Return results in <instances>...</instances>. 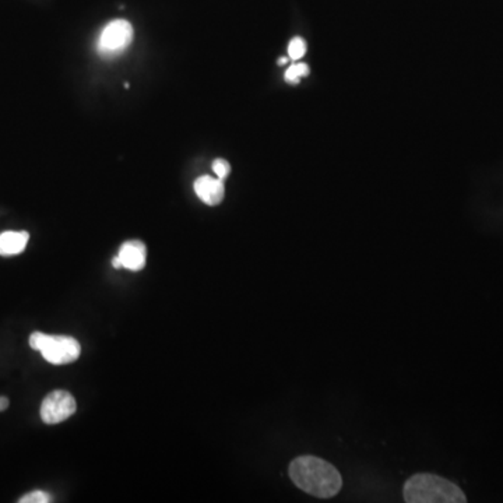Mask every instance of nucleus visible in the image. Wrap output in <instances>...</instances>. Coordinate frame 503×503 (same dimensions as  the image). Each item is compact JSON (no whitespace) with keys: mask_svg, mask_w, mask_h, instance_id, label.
<instances>
[{"mask_svg":"<svg viewBox=\"0 0 503 503\" xmlns=\"http://www.w3.org/2000/svg\"><path fill=\"white\" fill-rule=\"evenodd\" d=\"M290 477L300 489L322 499L336 497L343 487V478L339 470L314 456H300L292 460L290 465Z\"/></svg>","mask_w":503,"mask_h":503,"instance_id":"obj_1","label":"nucleus"},{"mask_svg":"<svg viewBox=\"0 0 503 503\" xmlns=\"http://www.w3.org/2000/svg\"><path fill=\"white\" fill-rule=\"evenodd\" d=\"M408 503H465V492L453 482L433 474H415L404 485Z\"/></svg>","mask_w":503,"mask_h":503,"instance_id":"obj_2","label":"nucleus"},{"mask_svg":"<svg viewBox=\"0 0 503 503\" xmlns=\"http://www.w3.org/2000/svg\"><path fill=\"white\" fill-rule=\"evenodd\" d=\"M31 349H37L41 355L53 365H65L78 361L81 347L76 339L69 336H49L36 332L30 336Z\"/></svg>","mask_w":503,"mask_h":503,"instance_id":"obj_3","label":"nucleus"},{"mask_svg":"<svg viewBox=\"0 0 503 503\" xmlns=\"http://www.w3.org/2000/svg\"><path fill=\"white\" fill-rule=\"evenodd\" d=\"M134 38L133 26L126 20H114L105 26L98 39V51L105 56L125 52Z\"/></svg>","mask_w":503,"mask_h":503,"instance_id":"obj_4","label":"nucleus"},{"mask_svg":"<svg viewBox=\"0 0 503 503\" xmlns=\"http://www.w3.org/2000/svg\"><path fill=\"white\" fill-rule=\"evenodd\" d=\"M78 410L75 397L65 390L49 393L41 404V418L48 425H55L70 418Z\"/></svg>","mask_w":503,"mask_h":503,"instance_id":"obj_5","label":"nucleus"},{"mask_svg":"<svg viewBox=\"0 0 503 503\" xmlns=\"http://www.w3.org/2000/svg\"><path fill=\"white\" fill-rule=\"evenodd\" d=\"M117 258L123 269L130 271H140L146 266L147 249L142 240H127L125 242L117 253Z\"/></svg>","mask_w":503,"mask_h":503,"instance_id":"obj_6","label":"nucleus"},{"mask_svg":"<svg viewBox=\"0 0 503 503\" xmlns=\"http://www.w3.org/2000/svg\"><path fill=\"white\" fill-rule=\"evenodd\" d=\"M194 194L207 206H217L224 200L226 186L221 179L211 178L208 175L200 176L194 181Z\"/></svg>","mask_w":503,"mask_h":503,"instance_id":"obj_7","label":"nucleus"},{"mask_svg":"<svg viewBox=\"0 0 503 503\" xmlns=\"http://www.w3.org/2000/svg\"><path fill=\"white\" fill-rule=\"evenodd\" d=\"M30 235L26 231H6L0 233V256H14L24 252Z\"/></svg>","mask_w":503,"mask_h":503,"instance_id":"obj_8","label":"nucleus"},{"mask_svg":"<svg viewBox=\"0 0 503 503\" xmlns=\"http://www.w3.org/2000/svg\"><path fill=\"white\" fill-rule=\"evenodd\" d=\"M308 75H309V68H308V65H305V63H294V65H291V66L287 69L284 78H285V80H287L288 83L297 84V83H300L301 78H307Z\"/></svg>","mask_w":503,"mask_h":503,"instance_id":"obj_9","label":"nucleus"},{"mask_svg":"<svg viewBox=\"0 0 503 503\" xmlns=\"http://www.w3.org/2000/svg\"><path fill=\"white\" fill-rule=\"evenodd\" d=\"M305 52H307V43H305L304 39L297 37V38H294L290 42V45H288V56H290L291 60H298V59L304 58Z\"/></svg>","mask_w":503,"mask_h":503,"instance_id":"obj_10","label":"nucleus"},{"mask_svg":"<svg viewBox=\"0 0 503 503\" xmlns=\"http://www.w3.org/2000/svg\"><path fill=\"white\" fill-rule=\"evenodd\" d=\"M213 171L214 174L218 176V179L224 181L228 175H230V171H231V165L228 161L223 159V158H217L214 162H213Z\"/></svg>","mask_w":503,"mask_h":503,"instance_id":"obj_11","label":"nucleus"},{"mask_svg":"<svg viewBox=\"0 0 503 503\" xmlns=\"http://www.w3.org/2000/svg\"><path fill=\"white\" fill-rule=\"evenodd\" d=\"M51 495L43 492V491H34L30 492L27 495H24L23 498H20V503H48L51 502Z\"/></svg>","mask_w":503,"mask_h":503,"instance_id":"obj_12","label":"nucleus"},{"mask_svg":"<svg viewBox=\"0 0 503 503\" xmlns=\"http://www.w3.org/2000/svg\"><path fill=\"white\" fill-rule=\"evenodd\" d=\"M9 407V400L6 397H0V411H4Z\"/></svg>","mask_w":503,"mask_h":503,"instance_id":"obj_13","label":"nucleus"},{"mask_svg":"<svg viewBox=\"0 0 503 503\" xmlns=\"http://www.w3.org/2000/svg\"><path fill=\"white\" fill-rule=\"evenodd\" d=\"M112 266L115 268V269H122V263H120V260H119V258H114V260H112Z\"/></svg>","mask_w":503,"mask_h":503,"instance_id":"obj_14","label":"nucleus"},{"mask_svg":"<svg viewBox=\"0 0 503 503\" xmlns=\"http://www.w3.org/2000/svg\"><path fill=\"white\" fill-rule=\"evenodd\" d=\"M287 62H288V59H287V58H281V60H278V63H280V65H285Z\"/></svg>","mask_w":503,"mask_h":503,"instance_id":"obj_15","label":"nucleus"}]
</instances>
